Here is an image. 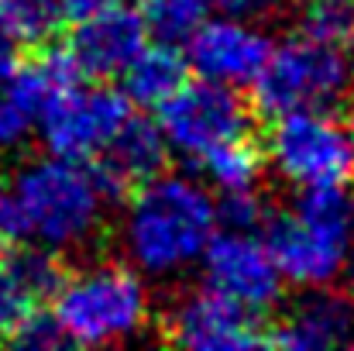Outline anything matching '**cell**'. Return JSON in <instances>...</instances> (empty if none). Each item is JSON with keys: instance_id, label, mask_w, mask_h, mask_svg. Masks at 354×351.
Instances as JSON below:
<instances>
[{"instance_id": "obj_1", "label": "cell", "mask_w": 354, "mask_h": 351, "mask_svg": "<svg viewBox=\"0 0 354 351\" xmlns=\"http://www.w3.org/2000/svg\"><path fill=\"white\" fill-rule=\"evenodd\" d=\"M217 228V200L203 183L158 172L131 190L120 241L141 276L176 279L200 265V255Z\"/></svg>"}, {"instance_id": "obj_2", "label": "cell", "mask_w": 354, "mask_h": 351, "mask_svg": "<svg viewBox=\"0 0 354 351\" xmlns=\"http://www.w3.org/2000/svg\"><path fill=\"white\" fill-rule=\"evenodd\" d=\"M3 200L14 221V237L45 251H66L97 234L111 193L90 162L48 152V159H31L17 169Z\"/></svg>"}, {"instance_id": "obj_3", "label": "cell", "mask_w": 354, "mask_h": 351, "mask_svg": "<svg viewBox=\"0 0 354 351\" xmlns=\"http://www.w3.org/2000/svg\"><path fill=\"white\" fill-rule=\"evenodd\" d=\"M265 244L282 279L299 289L341 279L354 251V193L348 183L299 190V200L265 224Z\"/></svg>"}, {"instance_id": "obj_4", "label": "cell", "mask_w": 354, "mask_h": 351, "mask_svg": "<svg viewBox=\"0 0 354 351\" xmlns=\"http://www.w3.org/2000/svg\"><path fill=\"white\" fill-rule=\"evenodd\" d=\"M52 317L66 345L104 348L138 338L148 327L151 300L138 269L93 265L55 286Z\"/></svg>"}, {"instance_id": "obj_5", "label": "cell", "mask_w": 354, "mask_h": 351, "mask_svg": "<svg viewBox=\"0 0 354 351\" xmlns=\"http://www.w3.org/2000/svg\"><path fill=\"white\" fill-rule=\"evenodd\" d=\"M254 104L268 117L286 111H334L354 93V48L310 35L286 38L258 73Z\"/></svg>"}, {"instance_id": "obj_6", "label": "cell", "mask_w": 354, "mask_h": 351, "mask_svg": "<svg viewBox=\"0 0 354 351\" xmlns=\"http://www.w3.org/2000/svg\"><path fill=\"white\" fill-rule=\"evenodd\" d=\"M265 162L296 190L341 186L354 179V148L348 127L330 111H286L272 117Z\"/></svg>"}, {"instance_id": "obj_7", "label": "cell", "mask_w": 354, "mask_h": 351, "mask_svg": "<svg viewBox=\"0 0 354 351\" xmlns=\"http://www.w3.org/2000/svg\"><path fill=\"white\" fill-rule=\"evenodd\" d=\"M158 127L165 134L169 152L200 162L214 148L251 138V111L237 97L234 87L210 83V80H186L162 107Z\"/></svg>"}, {"instance_id": "obj_8", "label": "cell", "mask_w": 354, "mask_h": 351, "mask_svg": "<svg viewBox=\"0 0 354 351\" xmlns=\"http://www.w3.org/2000/svg\"><path fill=\"white\" fill-rule=\"evenodd\" d=\"M127 114L131 100L120 90H111L104 83L86 87L83 80H73L45 100L35 127L52 155L90 162Z\"/></svg>"}, {"instance_id": "obj_9", "label": "cell", "mask_w": 354, "mask_h": 351, "mask_svg": "<svg viewBox=\"0 0 354 351\" xmlns=\"http://www.w3.org/2000/svg\"><path fill=\"white\" fill-rule=\"evenodd\" d=\"M203 279L210 289L221 296L234 300L237 307L251 314H268L282 300V272L265 244V237L254 231H234V228H217L210 244L200 255Z\"/></svg>"}, {"instance_id": "obj_10", "label": "cell", "mask_w": 354, "mask_h": 351, "mask_svg": "<svg viewBox=\"0 0 354 351\" xmlns=\"http://www.w3.org/2000/svg\"><path fill=\"white\" fill-rule=\"evenodd\" d=\"M272 55V38L244 17H203L186 38V66L210 83L251 87Z\"/></svg>"}, {"instance_id": "obj_11", "label": "cell", "mask_w": 354, "mask_h": 351, "mask_svg": "<svg viewBox=\"0 0 354 351\" xmlns=\"http://www.w3.org/2000/svg\"><path fill=\"white\" fill-rule=\"evenodd\" d=\"M165 338L179 348L196 351H244L268 345V331L258 324V314L237 307L210 286L183 296L169 310Z\"/></svg>"}, {"instance_id": "obj_12", "label": "cell", "mask_w": 354, "mask_h": 351, "mask_svg": "<svg viewBox=\"0 0 354 351\" xmlns=\"http://www.w3.org/2000/svg\"><path fill=\"white\" fill-rule=\"evenodd\" d=\"M145 45H148V24L141 10L114 0L76 17L66 55L73 59L83 80H114Z\"/></svg>"}, {"instance_id": "obj_13", "label": "cell", "mask_w": 354, "mask_h": 351, "mask_svg": "<svg viewBox=\"0 0 354 351\" xmlns=\"http://www.w3.org/2000/svg\"><path fill=\"white\" fill-rule=\"evenodd\" d=\"M165 162H169V145H165L162 127L134 111L120 120V127L90 159L97 179L104 183L111 197L131 193L151 176L165 172Z\"/></svg>"}, {"instance_id": "obj_14", "label": "cell", "mask_w": 354, "mask_h": 351, "mask_svg": "<svg viewBox=\"0 0 354 351\" xmlns=\"http://www.w3.org/2000/svg\"><path fill=\"white\" fill-rule=\"evenodd\" d=\"M354 341V303L348 296L327 293V286L310 289L275 331H268V345L292 351H327Z\"/></svg>"}, {"instance_id": "obj_15", "label": "cell", "mask_w": 354, "mask_h": 351, "mask_svg": "<svg viewBox=\"0 0 354 351\" xmlns=\"http://www.w3.org/2000/svg\"><path fill=\"white\" fill-rule=\"evenodd\" d=\"M59 282H62V272L52 251L38 244L24 251L0 248V338H7L31 307L52 296Z\"/></svg>"}, {"instance_id": "obj_16", "label": "cell", "mask_w": 354, "mask_h": 351, "mask_svg": "<svg viewBox=\"0 0 354 351\" xmlns=\"http://www.w3.org/2000/svg\"><path fill=\"white\" fill-rule=\"evenodd\" d=\"M120 80H124V97L131 100V107L138 104V107L158 111L189 80V66H186V55L172 42H155V45H145L127 62Z\"/></svg>"}, {"instance_id": "obj_17", "label": "cell", "mask_w": 354, "mask_h": 351, "mask_svg": "<svg viewBox=\"0 0 354 351\" xmlns=\"http://www.w3.org/2000/svg\"><path fill=\"white\" fill-rule=\"evenodd\" d=\"M73 21V0H0V24L14 45L45 48Z\"/></svg>"}, {"instance_id": "obj_18", "label": "cell", "mask_w": 354, "mask_h": 351, "mask_svg": "<svg viewBox=\"0 0 354 351\" xmlns=\"http://www.w3.org/2000/svg\"><path fill=\"white\" fill-rule=\"evenodd\" d=\"M196 165L203 169L207 183L217 186V193H248V190H258L265 155L258 152L251 138H237L203 155Z\"/></svg>"}, {"instance_id": "obj_19", "label": "cell", "mask_w": 354, "mask_h": 351, "mask_svg": "<svg viewBox=\"0 0 354 351\" xmlns=\"http://www.w3.org/2000/svg\"><path fill=\"white\" fill-rule=\"evenodd\" d=\"M214 0H141L138 10L148 24V35H155L158 42H186L200 21L210 14Z\"/></svg>"}, {"instance_id": "obj_20", "label": "cell", "mask_w": 354, "mask_h": 351, "mask_svg": "<svg viewBox=\"0 0 354 351\" xmlns=\"http://www.w3.org/2000/svg\"><path fill=\"white\" fill-rule=\"evenodd\" d=\"M303 35L354 48V0H310L303 10Z\"/></svg>"}, {"instance_id": "obj_21", "label": "cell", "mask_w": 354, "mask_h": 351, "mask_svg": "<svg viewBox=\"0 0 354 351\" xmlns=\"http://www.w3.org/2000/svg\"><path fill=\"white\" fill-rule=\"evenodd\" d=\"M7 341H14V345H21V348H59V345H66L62 341V331H59V324H55V317H52V310L45 314V310H38V307H31L21 321H17V327L7 334Z\"/></svg>"}, {"instance_id": "obj_22", "label": "cell", "mask_w": 354, "mask_h": 351, "mask_svg": "<svg viewBox=\"0 0 354 351\" xmlns=\"http://www.w3.org/2000/svg\"><path fill=\"white\" fill-rule=\"evenodd\" d=\"M224 14L231 17H244V21H258V17H268L282 7V0H214Z\"/></svg>"}, {"instance_id": "obj_23", "label": "cell", "mask_w": 354, "mask_h": 351, "mask_svg": "<svg viewBox=\"0 0 354 351\" xmlns=\"http://www.w3.org/2000/svg\"><path fill=\"white\" fill-rule=\"evenodd\" d=\"M14 62H17V59H14V42H10V35L3 31V24H0V80L14 69Z\"/></svg>"}, {"instance_id": "obj_24", "label": "cell", "mask_w": 354, "mask_h": 351, "mask_svg": "<svg viewBox=\"0 0 354 351\" xmlns=\"http://www.w3.org/2000/svg\"><path fill=\"white\" fill-rule=\"evenodd\" d=\"M344 272H348V300L354 303V251H351V258H348V269Z\"/></svg>"}, {"instance_id": "obj_25", "label": "cell", "mask_w": 354, "mask_h": 351, "mask_svg": "<svg viewBox=\"0 0 354 351\" xmlns=\"http://www.w3.org/2000/svg\"><path fill=\"white\" fill-rule=\"evenodd\" d=\"M348 138H351V148H354V114H351V120H348Z\"/></svg>"}]
</instances>
